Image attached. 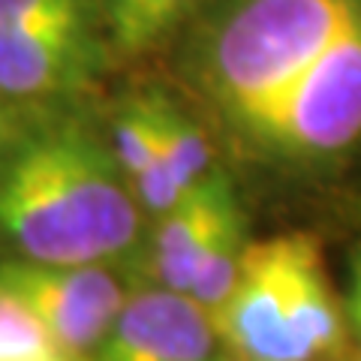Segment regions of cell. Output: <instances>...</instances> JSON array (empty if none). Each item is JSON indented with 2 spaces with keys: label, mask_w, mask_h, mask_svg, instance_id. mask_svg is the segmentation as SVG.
<instances>
[{
  "label": "cell",
  "mask_w": 361,
  "mask_h": 361,
  "mask_svg": "<svg viewBox=\"0 0 361 361\" xmlns=\"http://www.w3.org/2000/svg\"><path fill=\"white\" fill-rule=\"evenodd\" d=\"M139 229L142 205L115 151L85 123H30L0 166V238L18 259L115 268Z\"/></svg>",
  "instance_id": "obj_1"
},
{
  "label": "cell",
  "mask_w": 361,
  "mask_h": 361,
  "mask_svg": "<svg viewBox=\"0 0 361 361\" xmlns=\"http://www.w3.org/2000/svg\"><path fill=\"white\" fill-rule=\"evenodd\" d=\"M208 319L217 343L247 361H337L349 343L319 241L301 232L247 247L232 295Z\"/></svg>",
  "instance_id": "obj_2"
},
{
  "label": "cell",
  "mask_w": 361,
  "mask_h": 361,
  "mask_svg": "<svg viewBox=\"0 0 361 361\" xmlns=\"http://www.w3.org/2000/svg\"><path fill=\"white\" fill-rule=\"evenodd\" d=\"M358 16L361 0H241L205 58L214 97L241 121L307 70Z\"/></svg>",
  "instance_id": "obj_3"
},
{
  "label": "cell",
  "mask_w": 361,
  "mask_h": 361,
  "mask_svg": "<svg viewBox=\"0 0 361 361\" xmlns=\"http://www.w3.org/2000/svg\"><path fill=\"white\" fill-rule=\"evenodd\" d=\"M286 160H331L361 139V16L301 75L235 121Z\"/></svg>",
  "instance_id": "obj_4"
},
{
  "label": "cell",
  "mask_w": 361,
  "mask_h": 361,
  "mask_svg": "<svg viewBox=\"0 0 361 361\" xmlns=\"http://www.w3.org/2000/svg\"><path fill=\"white\" fill-rule=\"evenodd\" d=\"M0 286L82 361H94L133 292L115 268L45 265L18 256L0 259Z\"/></svg>",
  "instance_id": "obj_5"
},
{
  "label": "cell",
  "mask_w": 361,
  "mask_h": 361,
  "mask_svg": "<svg viewBox=\"0 0 361 361\" xmlns=\"http://www.w3.org/2000/svg\"><path fill=\"white\" fill-rule=\"evenodd\" d=\"M208 313L163 286L130 292L94 361H217Z\"/></svg>",
  "instance_id": "obj_6"
},
{
  "label": "cell",
  "mask_w": 361,
  "mask_h": 361,
  "mask_svg": "<svg viewBox=\"0 0 361 361\" xmlns=\"http://www.w3.org/2000/svg\"><path fill=\"white\" fill-rule=\"evenodd\" d=\"M90 70L85 16L0 27V99L30 103L73 90Z\"/></svg>",
  "instance_id": "obj_7"
},
{
  "label": "cell",
  "mask_w": 361,
  "mask_h": 361,
  "mask_svg": "<svg viewBox=\"0 0 361 361\" xmlns=\"http://www.w3.org/2000/svg\"><path fill=\"white\" fill-rule=\"evenodd\" d=\"M235 211H238V199L223 172H211L193 190H187L184 199L160 217V226L151 238L148 271L154 286L187 295L202 253Z\"/></svg>",
  "instance_id": "obj_8"
},
{
  "label": "cell",
  "mask_w": 361,
  "mask_h": 361,
  "mask_svg": "<svg viewBox=\"0 0 361 361\" xmlns=\"http://www.w3.org/2000/svg\"><path fill=\"white\" fill-rule=\"evenodd\" d=\"M157 157L172 172L180 190H193L202 178L214 172L205 133L166 99H160V151Z\"/></svg>",
  "instance_id": "obj_9"
},
{
  "label": "cell",
  "mask_w": 361,
  "mask_h": 361,
  "mask_svg": "<svg viewBox=\"0 0 361 361\" xmlns=\"http://www.w3.org/2000/svg\"><path fill=\"white\" fill-rule=\"evenodd\" d=\"M111 151L130 187L160 151V97H142L123 106L111 127Z\"/></svg>",
  "instance_id": "obj_10"
},
{
  "label": "cell",
  "mask_w": 361,
  "mask_h": 361,
  "mask_svg": "<svg viewBox=\"0 0 361 361\" xmlns=\"http://www.w3.org/2000/svg\"><path fill=\"white\" fill-rule=\"evenodd\" d=\"M193 0H106L109 30L121 51L135 54L157 42Z\"/></svg>",
  "instance_id": "obj_11"
},
{
  "label": "cell",
  "mask_w": 361,
  "mask_h": 361,
  "mask_svg": "<svg viewBox=\"0 0 361 361\" xmlns=\"http://www.w3.org/2000/svg\"><path fill=\"white\" fill-rule=\"evenodd\" d=\"M0 361H82L63 349L45 325L0 286Z\"/></svg>",
  "instance_id": "obj_12"
},
{
  "label": "cell",
  "mask_w": 361,
  "mask_h": 361,
  "mask_svg": "<svg viewBox=\"0 0 361 361\" xmlns=\"http://www.w3.org/2000/svg\"><path fill=\"white\" fill-rule=\"evenodd\" d=\"M85 16V0H0V27Z\"/></svg>",
  "instance_id": "obj_13"
},
{
  "label": "cell",
  "mask_w": 361,
  "mask_h": 361,
  "mask_svg": "<svg viewBox=\"0 0 361 361\" xmlns=\"http://www.w3.org/2000/svg\"><path fill=\"white\" fill-rule=\"evenodd\" d=\"M27 127L30 123H25V118H21V109L16 103L0 99V166H4L6 154L13 151V145L21 139V133Z\"/></svg>",
  "instance_id": "obj_14"
},
{
  "label": "cell",
  "mask_w": 361,
  "mask_h": 361,
  "mask_svg": "<svg viewBox=\"0 0 361 361\" xmlns=\"http://www.w3.org/2000/svg\"><path fill=\"white\" fill-rule=\"evenodd\" d=\"M349 319L355 325H361V253L355 259V268H353V292H349Z\"/></svg>",
  "instance_id": "obj_15"
},
{
  "label": "cell",
  "mask_w": 361,
  "mask_h": 361,
  "mask_svg": "<svg viewBox=\"0 0 361 361\" xmlns=\"http://www.w3.org/2000/svg\"><path fill=\"white\" fill-rule=\"evenodd\" d=\"M220 361H247V358H241V355H232V353H229V355L220 358Z\"/></svg>",
  "instance_id": "obj_16"
}]
</instances>
